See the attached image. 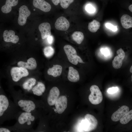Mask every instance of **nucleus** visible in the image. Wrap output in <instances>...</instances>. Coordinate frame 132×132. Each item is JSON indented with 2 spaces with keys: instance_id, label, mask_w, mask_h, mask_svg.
<instances>
[{
  "instance_id": "obj_1",
  "label": "nucleus",
  "mask_w": 132,
  "mask_h": 132,
  "mask_svg": "<svg viewBox=\"0 0 132 132\" xmlns=\"http://www.w3.org/2000/svg\"><path fill=\"white\" fill-rule=\"evenodd\" d=\"M21 110L3 90L0 81V125L5 121L15 119Z\"/></svg>"
},
{
  "instance_id": "obj_2",
  "label": "nucleus",
  "mask_w": 132,
  "mask_h": 132,
  "mask_svg": "<svg viewBox=\"0 0 132 132\" xmlns=\"http://www.w3.org/2000/svg\"><path fill=\"white\" fill-rule=\"evenodd\" d=\"M35 112L20 111L16 115V122L12 126L14 132H31L36 119Z\"/></svg>"
},
{
  "instance_id": "obj_3",
  "label": "nucleus",
  "mask_w": 132,
  "mask_h": 132,
  "mask_svg": "<svg viewBox=\"0 0 132 132\" xmlns=\"http://www.w3.org/2000/svg\"><path fill=\"white\" fill-rule=\"evenodd\" d=\"M9 91L14 103L21 110L28 112H35L37 104L32 98L13 89H10Z\"/></svg>"
},
{
  "instance_id": "obj_4",
  "label": "nucleus",
  "mask_w": 132,
  "mask_h": 132,
  "mask_svg": "<svg viewBox=\"0 0 132 132\" xmlns=\"http://www.w3.org/2000/svg\"><path fill=\"white\" fill-rule=\"evenodd\" d=\"M10 73L12 81L15 83L19 82L23 77L29 75L27 69L22 67H12L11 69Z\"/></svg>"
},
{
  "instance_id": "obj_5",
  "label": "nucleus",
  "mask_w": 132,
  "mask_h": 132,
  "mask_svg": "<svg viewBox=\"0 0 132 132\" xmlns=\"http://www.w3.org/2000/svg\"><path fill=\"white\" fill-rule=\"evenodd\" d=\"M90 89L91 93L88 97L89 101L95 105L101 103L103 99V96L99 87L95 85H92L90 87Z\"/></svg>"
},
{
  "instance_id": "obj_6",
  "label": "nucleus",
  "mask_w": 132,
  "mask_h": 132,
  "mask_svg": "<svg viewBox=\"0 0 132 132\" xmlns=\"http://www.w3.org/2000/svg\"><path fill=\"white\" fill-rule=\"evenodd\" d=\"M85 118L83 127L85 131H90L96 128L98 124V121L95 117L91 114H88L85 116Z\"/></svg>"
},
{
  "instance_id": "obj_7",
  "label": "nucleus",
  "mask_w": 132,
  "mask_h": 132,
  "mask_svg": "<svg viewBox=\"0 0 132 132\" xmlns=\"http://www.w3.org/2000/svg\"><path fill=\"white\" fill-rule=\"evenodd\" d=\"M64 49L69 62L74 65H77L78 62L76 59L77 55L75 49L72 46L67 44L64 46Z\"/></svg>"
},
{
  "instance_id": "obj_8",
  "label": "nucleus",
  "mask_w": 132,
  "mask_h": 132,
  "mask_svg": "<svg viewBox=\"0 0 132 132\" xmlns=\"http://www.w3.org/2000/svg\"><path fill=\"white\" fill-rule=\"evenodd\" d=\"M31 14V12L26 6H21L19 10V15L18 23L21 26H23L26 23L27 18Z\"/></svg>"
},
{
  "instance_id": "obj_9",
  "label": "nucleus",
  "mask_w": 132,
  "mask_h": 132,
  "mask_svg": "<svg viewBox=\"0 0 132 132\" xmlns=\"http://www.w3.org/2000/svg\"><path fill=\"white\" fill-rule=\"evenodd\" d=\"M67 99L65 96H60L55 101V105L57 112L59 114L62 113L66 109Z\"/></svg>"
},
{
  "instance_id": "obj_10",
  "label": "nucleus",
  "mask_w": 132,
  "mask_h": 132,
  "mask_svg": "<svg viewBox=\"0 0 132 132\" xmlns=\"http://www.w3.org/2000/svg\"><path fill=\"white\" fill-rule=\"evenodd\" d=\"M2 37L3 40L5 42H11L16 44L19 40V37L15 35V32L12 30H5L3 32Z\"/></svg>"
},
{
  "instance_id": "obj_11",
  "label": "nucleus",
  "mask_w": 132,
  "mask_h": 132,
  "mask_svg": "<svg viewBox=\"0 0 132 132\" xmlns=\"http://www.w3.org/2000/svg\"><path fill=\"white\" fill-rule=\"evenodd\" d=\"M116 53L118 55L114 57L112 63L114 68L118 69L120 68L122 65L123 61L125 57V54L121 48L118 49Z\"/></svg>"
},
{
  "instance_id": "obj_12",
  "label": "nucleus",
  "mask_w": 132,
  "mask_h": 132,
  "mask_svg": "<svg viewBox=\"0 0 132 132\" xmlns=\"http://www.w3.org/2000/svg\"><path fill=\"white\" fill-rule=\"evenodd\" d=\"M60 91L57 87H54L50 90L47 98L48 104L50 106L54 105L60 95Z\"/></svg>"
},
{
  "instance_id": "obj_13",
  "label": "nucleus",
  "mask_w": 132,
  "mask_h": 132,
  "mask_svg": "<svg viewBox=\"0 0 132 132\" xmlns=\"http://www.w3.org/2000/svg\"><path fill=\"white\" fill-rule=\"evenodd\" d=\"M70 26L68 21L65 17L61 16L58 18L55 23V27L57 30L60 31L67 30Z\"/></svg>"
},
{
  "instance_id": "obj_14",
  "label": "nucleus",
  "mask_w": 132,
  "mask_h": 132,
  "mask_svg": "<svg viewBox=\"0 0 132 132\" xmlns=\"http://www.w3.org/2000/svg\"><path fill=\"white\" fill-rule=\"evenodd\" d=\"M38 29L40 32L42 38L44 39L51 35V28L50 25L48 22H43L39 26Z\"/></svg>"
},
{
  "instance_id": "obj_15",
  "label": "nucleus",
  "mask_w": 132,
  "mask_h": 132,
  "mask_svg": "<svg viewBox=\"0 0 132 132\" xmlns=\"http://www.w3.org/2000/svg\"><path fill=\"white\" fill-rule=\"evenodd\" d=\"M33 4L35 7L45 12L50 11L51 8V5L44 0H33Z\"/></svg>"
},
{
  "instance_id": "obj_16",
  "label": "nucleus",
  "mask_w": 132,
  "mask_h": 132,
  "mask_svg": "<svg viewBox=\"0 0 132 132\" xmlns=\"http://www.w3.org/2000/svg\"><path fill=\"white\" fill-rule=\"evenodd\" d=\"M129 110V107L126 105H123L114 112L111 117V119L114 121H119L122 117Z\"/></svg>"
},
{
  "instance_id": "obj_17",
  "label": "nucleus",
  "mask_w": 132,
  "mask_h": 132,
  "mask_svg": "<svg viewBox=\"0 0 132 132\" xmlns=\"http://www.w3.org/2000/svg\"><path fill=\"white\" fill-rule=\"evenodd\" d=\"M17 65L19 67H22L29 70L34 69L36 68L37 66L35 59L33 57L29 59L27 62L19 61L17 63Z\"/></svg>"
},
{
  "instance_id": "obj_18",
  "label": "nucleus",
  "mask_w": 132,
  "mask_h": 132,
  "mask_svg": "<svg viewBox=\"0 0 132 132\" xmlns=\"http://www.w3.org/2000/svg\"><path fill=\"white\" fill-rule=\"evenodd\" d=\"M36 82V79L33 77L29 78L24 81L22 83V86L25 92L26 93H31Z\"/></svg>"
},
{
  "instance_id": "obj_19",
  "label": "nucleus",
  "mask_w": 132,
  "mask_h": 132,
  "mask_svg": "<svg viewBox=\"0 0 132 132\" xmlns=\"http://www.w3.org/2000/svg\"><path fill=\"white\" fill-rule=\"evenodd\" d=\"M18 3V0H6L5 4L1 8V11L4 14L10 12L12 9V7L16 6Z\"/></svg>"
},
{
  "instance_id": "obj_20",
  "label": "nucleus",
  "mask_w": 132,
  "mask_h": 132,
  "mask_svg": "<svg viewBox=\"0 0 132 132\" xmlns=\"http://www.w3.org/2000/svg\"><path fill=\"white\" fill-rule=\"evenodd\" d=\"M68 80L72 82H76L79 80L80 77L78 71L73 67L70 66L69 67L67 75Z\"/></svg>"
},
{
  "instance_id": "obj_21",
  "label": "nucleus",
  "mask_w": 132,
  "mask_h": 132,
  "mask_svg": "<svg viewBox=\"0 0 132 132\" xmlns=\"http://www.w3.org/2000/svg\"><path fill=\"white\" fill-rule=\"evenodd\" d=\"M45 90V87L44 84L41 82H38L32 89L31 93L34 95L40 96L43 95Z\"/></svg>"
},
{
  "instance_id": "obj_22",
  "label": "nucleus",
  "mask_w": 132,
  "mask_h": 132,
  "mask_svg": "<svg viewBox=\"0 0 132 132\" xmlns=\"http://www.w3.org/2000/svg\"><path fill=\"white\" fill-rule=\"evenodd\" d=\"M62 69V68L61 66L58 65H54L52 67L48 69L47 73L48 75L56 77L61 75Z\"/></svg>"
},
{
  "instance_id": "obj_23",
  "label": "nucleus",
  "mask_w": 132,
  "mask_h": 132,
  "mask_svg": "<svg viewBox=\"0 0 132 132\" xmlns=\"http://www.w3.org/2000/svg\"><path fill=\"white\" fill-rule=\"evenodd\" d=\"M121 22L122 27L125 29L132 27V18L128 15H122L121 18Z\"/></svg>"
},
{
  "instance_id": "obj_24",
  "label": "nucleus",
  "mask_w": 132,
  "mask_h": 132,
  "mask_svg": "<svg viewBox=\"0 0 132 132\" xmlns=\"http://www.w3.org/2000/svg\"><path fill=\"white\" fill-rule=\"evenodd\" d=\"M100 26V22L98 21L94 20L92 22L88 23V29L91 32L95 33L99 29Z\"/></svg>"
},
{
  "instance_id": "obj_25",
  "label": "nucleus",
  "mask_w": 132,
  "mask_h": 132,
  "mask_svg": "<svg viewBox=\"0 0 132 132\" xmlns=\"http://www.w3.org/2000/svg\"><path fill=\"white\" fill-rule=\"evenodd\" d=\"M72 37L73 40L78 44H80L84 39L83 33L80 31H76L72 34Z\"/></svg>"
},
{
  "instance_id": "obj_26",
  "label": "nucleus",
  "mask_w": 132,
  "mask_h": 132,
  "mask_svg": "<svg viewBox=\"0 0 132 132\" xmlns=\"http://www.w3.org/2000/svg\"><path fill=\"white\" fill-rule=\"evenodd\" d=\"M132 119V110L129 111L121 118L120 123L123 124H126L129 122Z\"/></svg>"
},
{
  "instance_id": "obj_27",
  "label": "nucleus",
  "mask_w": 132,
  "mask_h": 132,
  "mask_svg": "<svg viewBox=\"0 0 132 132\" xmlns=\"http://www.w3.org/2000/svg\"><path fill=\"white\" fill-rule=\"evenodd\" d=\"M54 49L51 46H46L44 49V55L47 57H50L52 56L54 53Z\"/></svg>"
},
{
  "instance_id": "obj_28",
  "label": "nucleus",
  "mask_w": 132,
  "mask_h": 132,
  "mask_svg": "<svg viewBox=\"0 0 132 132\" xmlns=\"http://www.w3.org/2000/svg\"><path fill=\"white\" fill-rule=\"evenodd\" d=\"M74 1V0H61L60 3L61 6L64 9H66Z\"/></svg>"
},
{
  "instance_id": "obj_29",
  "label": "nucleus",
  "mask_w": 132,
  "mask_h": 132,
  "mask_svg": "<svg viewBox=\"0 0 132 132\" xmlns=\"http://www.w3.org/2000/svg\"><path fill=\"white\" fill-rule=\"evenodd\" d=\"M14 132L12 126H2L0 125V132Z\"/></svg>"
},
{
  "instance_id": "obj_30",
  "label": "nucleus",
  "mask_w": 132,
  "mask_h": 132,
  "mask_svg": "<svg viewBox=\"0 0 132 132\" xmlns=\"http://www.w3.org/2000/svg\"><path fill=\"white\" fill-rule=\"evenodd\" d=\"M86 10L88 12L90 13H93L95 11V8L94 7L91 5L90 4H88L86 5Z\"/></svg>"
},
{
  "instance_id": "obj_31",
  "label": "nucleus",
  "mask_w": 132,
  "mask_h": 132,
  "mask_svg": "<svg viewBox=\"0 0 132 132\" xmlns=\"http://www.w3.org/2000/svg\"><path fill=\"white\" fill-rule=\"evenodd\" d=\"M105 26L106 28L114 32H115L117 30L116 26H114L110 23H106L105 24Z\"/></svg>"
},
{
  "instance_id": "obj_32",
  "label": "nucleus",
  "mask_w": 132,
  "mask_h": 132,
  "mask_svg": "<svg viewBox=\"0 0 132 132\" xmlns=\"http://www.w3.org/2000/svg\"><path fill=\"white\" fill-rule=\"evenodd\" d=\"M118 88L117 87H112L109 88L107 92L110 94H113L116 92L118 90Z\"/></svg>"
},
{
  "instance_id": "obj_33",
  "label": "nucleus",
  "mask_w": 132,
  "mask_h": 132,
  "mask_svg": "<svg viewBox=\"0 0 132 132\" xmlns=\"http://www.w3.org/2000/svg\"><path fill=\"white\" fill-rule=\"evenodd\" d=\"M101 51L105 56H107L110 54L109 51L107 49H102Z\"/></svg>"
},
{
  "instance_id": "obj_34",
  "label": "nucleus",
  "mask_w": 132,
  "mask_h": 132,
  "mask_svg": "<svg viewBox=\"0 0 132 132\" xmlns=\"http://www.w3.org/2000/svg\"><path fill=\"white\" fill-rule=\"evenodd\" d=\"M47 41L49 44H52L54 41V37L53 36L50 35L47 37Z\"/></svg>"
},
{
  "instance_id": "obj_35",
  "label": "nucleus",
  "mask_w": 132,
  "mask_h": 132,
  "mask_svg": "<svg viewBox=\"0 0 132 132\" xmlns=\"http://www.w3.org/2000/svg\"><path fill=\"white\" fill-rule=\"evenodd\" d=\"M76 59L78 62L81 63H85L83 61L81 58L79 56L77 55L76 56Z\"/></svg>"
},
{
  "instance_id": "obj_36",
  "label": "nucleus",
  "mask_w": 132,
  "mask_h": 132,
  "mask_svg": "<svg viewBox=\"0 0 132 132\" xmlns=\"http://www.w3.org/2000/svg\"><path fill=\"white\" fill-rule=\"evenodd\" d=\"M61 0H52L53 4L55 5H57L60 2Z\"/></svg>"
},
{
  "instance_id": "obj_37",
  "label": "nucleus",
  "mask_w": 132,
  "mask_h": 132,
  "mask_svg": "<svg viewBox=\"0 0 132 132\" xmlns=\"http://www.w3.org/2000/svg\"><path fill=\"white\" fill-rule=\"evenodd\" d=\"M129 9L130 11L132 12V5L131 4L130 5L129 7Z\"/></svg>"
},
{
  "instance_id": "obj_38",
  "label": "nucleus",
  "mask_w": 132,
  "mask_h": 132,
  "mask_svg": "<svg viewBox=\"0 0 132 132\" xmlns=\"http://www.w3.org/2000/svg\"><path fill=\"white\" fill-rule=\"evenodd\" d=\"M132 66H131L130 68V72H131V73H132Z\"/></svg>"
}]
</instances>
